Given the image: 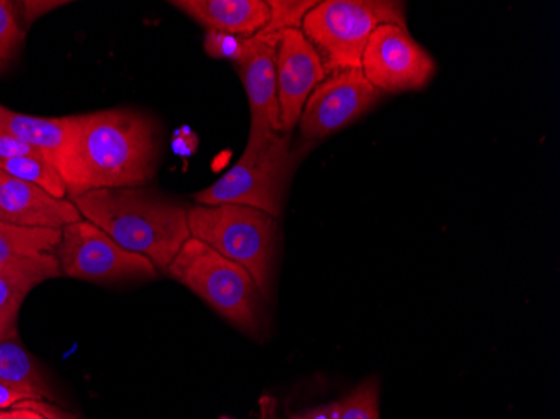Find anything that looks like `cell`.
I'll return each mask as SVG.
<instances>
[{
	"label": "cell",
	"instance_id": "cell-24",
	"mask_svg": "<svg viewBox=\"0 0 560 419\" xmlns=\"http://www.w3.org/2000/svg\"><path fill=\"white\" fill-rule=\"evenodd\" d=\"M21 405L40 412L47 419H78L61 406L55 405L52 401H46V399H27V401H21Z\"/></svg>",
	"mask_w": 560,
	"mask_h": 419
},
{
	"label": "cell",
	"instance_id": "cell-8",
	"mask_svg": "<svg viewBox=\"0 0 560 419\" xmlns=\"http://www.w3.org/2000/svg\"><path fill=\"white\" fill-rule=\"evenodd\" d=\"M361 71L380 93H408L431 83L436 62L408 33V27L383 24L368 40Z\"/></svg>",
	"mask_w": 560,
	"mask_h": 419
},
{
	"label": "cell",
	"instance_id": "cell-2",
	"mask_svg": "<svg viewBox=\"0 0 560 419\" xmlns=\"http://www.w3.org/2000/svg\"><path fill=\"white\" fill-rule=\"evenodd\" d=\"M81 219L108 233L125 251L168 269L191 237L188 208L144 188H109L71 198Z\"/></svg>",
	"mask_w": 560,
	"mask_h": 419
},
{
	"label": "cell",
	"instance_id": "cell-11",
	"mask_svg": "<svg viewBox=\"0 0 560 419\" xmlns=\"http://www.w3.org/2000/svg\"><path fill=\"white\" fill-rule=\"evenodd\" d=\"M277 40L279 34H257L250 56L237 66L250 106L248 148L264 147L282 133L277 101Z\"/></svg>",
	"mask_w": 560,
	"mask_h": 419
},
{
	"label": "cell",
	"instance_id": "cell-27",
	"mask_svg": "<svg viewBox=\"0 0 560 419\" xmlns=\"http://www.w3.org/2000/svg\"><path fill=\"white\" fill-rule=\"evenodd\" d=\"M292 419H330L329 411H327V406L324 408L314 409V411L305 412V415L295 416Z\"/></svg>",
	"mask_w": 560,
	"mask_h": 419
},
{
	"label": "cell",
	"instance_id": "cell-7",
	"mask_svg": "<svg viewBox=\"0 0 560 419\" xmlns=\"http://www.w3.org/2000/svg\"><path fill=\"white\" fill-rule=\"evenodd\" d=\"M56 257L62 276L88 282H121L159 276L153 261L125 251L108 233L83 219L61 230Z\"/></svg>",
	"mask_w": 560,
	"mask_h": 419
},
{
	"label": "cell",
	"instance_id": "cell-3",
	"mask_svg": "<svg viewBox=\"0 0 560 419\" xmlns=\"http://www.w3.org/2000/svg\"><path fill=\"white\" fill-rule=\"evenodd\" d=\"M188 229L191 237L244 267L267 298L276 257L277 219L244 205H197L188 208Z\"/></svg>",
	"mask_w": 560,
	"mask_h": 419
},
{
	"label": "cell",
	"instance_id": "cell-26",
	"mask_svg": "<svg viewBox=\"0 0 560 419\" xmlns=\"http://www.w3.org/2000/svg\"><path fill=\"white\" fill-rule=\"evenodd\" d=\"M0 419H47L46 416L40 412L34 411V409L27 408V406L18 405L12 406L11 409H2L0 411Z\"/></svg>",
	"mask_w": 560,
	"mask_h": 419
},
{
	"label": "cell",
	"instance_id": "cell-20",
	"mask_svg": "<svg viewBox=\"0 0 560 419\" xmlns=\"http://www.w3.org/2000/svg\"><path fill=\"white\" fill-rule=\"evenodd\" d=\"M25 33L27 31L19 19L18 2L0 0V72L11 65L24 46Z\"/></svg>",
	"mask_w": 560,
	"mask_h": 419
},
{
	"label": "cell",
	"instance_id": "cell-5",
	"mask_svg": "<svg viewBox=\"0 0 560 419\" xmlns=\"http://www.w3.org/2000/svg\"><path fill=\"white\" fill-rule=\"evenodd\" d=\"M172 279L184 283L203 299L223 319L244 333L259 330V302L262 294L250 273L209 245L190 237L173 258Z\"/></svg>",
	"mask_w": 560,
	"mask_h": 419
},
{
	"label": "cell",
	"instance_id": "cell-14",
	"mask_svg": "<svg viewBox=\"0 0 560 419\" xmlns=\"http://www.w3.org/2000/svg\"><path fill=\"white\" fill-rule=\"evenodd\" d=\"M172 5L203 25L207 33L254 37L269 22L266 0H175Z\"/></svg>",
	"mask_w": 560,
	"mask_h": 419
},
{
	"label": "cell",
	"instance_id": "cell-16",
	"mask_svg": "<svg viewBox=\"0 0 560 419\" xmlns=\"http://www.w3.org/2000/svg\"><path fill=\"white\" fill-rule=\"evenodd\" d=\"M0 381L15 389L24 391L33 399L52 401L55 395L40 373L39 365L25 351L18 339L0 342Z\"/></svg>",
	"mask_w": 560,
	"mask_h": 419
},
{
	"label": "cell",
	"instance_id": "cell-18",
	"mask_svg": "<svg viewBox=\"0 0 560 419\" xmlns=\"http://www.w3.org/2000/svg\"><path fill=\"white\" fill-rule=\"evenodd\" d=\"M0 170L9 173L22 182L31 183L34 187L49 194L58 200H68V187L58 170L46 160L37 159H11L0 160Z\"/></svg>",
	"mask_w": 560,
	"mask_h": 419
},
{
	"label": "cell",
	"instance_id": "cell-17",
	"mask_svg": "<svg viewBox=\"0 0 560 419\" xmlns=\"http://www.w3.org/2000/svg\"><path fill=\"white\" fill-rule=\"evenodd\" d=\"M61 242V230L31 229L0 220V266L21 258L56 254Z\"/></svg>",
	"mask_w": 560,
	"mask_h": 419
},
{
	"label": "cell",
	"instance_id": "cell-9",
	"mask_svg": "<svg viewBox=\"0 0 560 419\" xmlns=\"http://www.w3.org/2000/svg\"><path fill=\"white\" fill-rule=\"evenodd\" d=\"M380 91L361 68L332 72L311 94L299 126L305 141L324 140L370 112L381 100Z\"/></svg>",
	"mask_w": 560,
	"mask_h": 419
},
{
	"label": "cell",
	"instance_id": "cell-1",
	"mask_svg": "<svg viewBox=\"0 0 560 419\" xmlns=\"http://www.w3.org/2000/svg\"><path fill=\"white\" fill-rule=\"evenodd\" d=\"M159 138L150 119L126 109L75 115L56 163L68 197L109 188H143L155 173Z\"/></svg>",
	"mask_w": 560,
	"mask_h": 419
},
{
	"label": "cell",
	"instance_id": "cell-13",
	"mask_svg": "<svg viewBox=\"0 0 560 419\" xmlns=\"http://www.w3.org/2000/svg\"><path fill=\"white\" fill-rule=\"evenodd\" d=\"M61 276L56 254L21 258L0 266V342L18 339V319L34 287Z\"/></svg>",
	"mask_w": 560,
	"mask_h": 419
},
{
	"label": "cell",
	"instance_id": "cell-22",
	"mask_svg": "<svg viewBox=\"0 0 560 419\" xmlns=\"http://www.w3.org/2000/svg\"><path fill=\"white\" fill-rule=\"evenodd\" d=\"M256 46V36L238 37L232 34L207 33L203 37V49L213 59L232 61L242 65L250 56Z\"/></svg>",
	"mask_w": 560,
	"mask_h": 419
},
{
	"label": "cell",
	"instance_id": "cell-21",
	"mask_svg": "<svg viewBox=\"0 0 560 419\" xmlns=\"http://www.w3.org/2000/svg\"><path fill=\"white\" fill-rule=\"evenodd\" d=\"M269 22L266 34H280L289 30H301L302 21L317 2L310 0H269Z\"/></svg>",
	"mask_w": 560,
	"mask_h": 419
},
{
	"label": "cell",
	"instance_id": "cell-6",
	"mask_svg": "<svg viewBox=\"0 0 560 419\" xmlns=\"http://www.w3.org/2000/svg\"><path fill=\"white\" fill-rule=\"evenodd\" d=\"M291 133L277 135L260 148L245 147L241 160L206 190L195 194L197 205H244L277 219L294 173Z\"/></svg>",
	"mask_w": 560,
	"mask_h": 419
},
{
	"label": "cell",
	"instance_id": "cell-15",
	"mask_svg": "<svg viewBox=\"0 0 560 419\" xmlns=\"http://www.w3.org/2000/svg\"><path fill=\"white\" fill-rule=\"evenodd\" d=\"M74 123L75 115L40 118V116L14 112L5 108L4 104H0V135H11L36 148L55 168L71 138Z\"/></svg>",
	"mask_w": 560,
	"mask_h": 419
},
{
	"label": "cell",
	"instance_id": "cell-10",
	"mask_svg": "<svg viewBox=\"0 0 560 419\" xmlns=\"http://www.w3.org/2000/svg\"><path fill=\"white\" fill-rule=\"evenodd\" d=\"M276 80L280 128L282 133H291L311 94L326 80L319 55L301 30L279 34Z\"/></svg>",
	"mask_w": 560,
	"mask_h": 419
},
{
	"label": "cell",
	"instance_id": "cell-19",
	"mask_svg": "<svg viewBox=\"0 0 560 419\" xmlns=\"http://www.w3.org/2000/svg\"><path fill=\"white\" fill-rule=\"evenodd\" d=\"M380 383L364 381L341 401L327 406L330 419H380Z\"/></svg>",
	"mask_w": 560,
	"mask_h": 419
},
{
	"label": "cell",
	"instance_id": "cell-12",
	"mask_svg": "<svg viewBox=\"0 0 560 419\" xmlns=\"http://www.w3.org/2000/svg\"><path fill=\"white\" fill-rule=\"evenodd\" d=\"M0 220L31 229L62 230L80 222L71 200H58L39 187L22 182L0 170Z\"/></svg>",
	"mask_w": 560,
	"mask_h": 419
},
{
	"label": "cell",
	"instance_id": "cell-25",
	"mask_svg": "<svg viewBox=\"0 0 560 419\" xmlns=\"http://www.w3.org/2000/svg\"><path fill=\"white\" fill-rule=\"evenodd\" d=\"M27 399L33 398L30 395H25L24 391L15 389V387L5 384L4 381H0V411L2 409H11L12 406L21 401H27Z\"/></svg>",
	"mask_w": 560,
	"mask_h": 419
},
{
	"label": "cell",
	"instance_id": "cell-4",
	"mask_svg": "<svg viewBox=\"0 0 560 419\" xmlns=\"http://www.w3.org/2000/svg\"><path fill=\"white\" fill-rule=\"evenodd\" d=\"M383 24L406 27L405 4L393 0H324L302 21L301 31L319 55L326 74L361 68L371 34Z\"/></svg>",
	"mask_w": 560,
	"mask_h": 419
},
{
	"label": "cell",
	"instance_id": "cell-23",
	"mask_svg": "<svg viewBox=\"0 0 560 419\" xmlns=\"http://www.w3.org/2000/svg\"><path fill=\"white\" fill-rule=\"evenodd\" d=\"M66 4L68 2H59V0H25V2H18L19 19H21L24 30L27 31L37 19L44 18V15Z\"/></svg>",
	"mask_w": 560,
	"mask_h": 419
}]
</instances>
